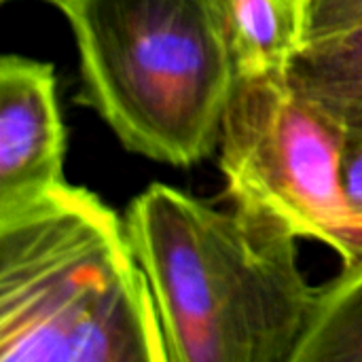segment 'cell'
<instances>
[{
    "instance_id": "cell-8",
    "label": "cell",
    "mask_w": 362,
    "mask_h": 362,
    "mask_svg": "<svg viewBox=\"0 0 362 362\" xmlns=\"http://www.w3.org/2000/svg\"><path fill=\"white\" fill-rule=\"evenodd\" d=\"M295 362H362V263L318 288Z\"/></svg>"
},
{
    "instance_id": "cell-3",
    "label": "cell",
    "mask_w": 362,
    "mask_h": 362,
    "mask_svg": "<svg viewBox=\"0 0 362 362\" xmlns=\"http://www.w3.org/2000/svg\"><path fill=\"white\" fill-rule=\"evenodd\" d=\"M47 2L76 42V102L129 153L176 168L212 155L238 81L218 0Z\"/></svg>"
},
{
    "instance_id": "cell-11",
    "label": "cell",
    "mask_w": 362,
    "mask_h": 362,
    "mask_svg": "<svg viewBox=\"0 0 362 362\" xmlns=\"http://www.w3.org/2000/svg\"><path fill=\"white\" fill-rule=\"evenodd\" d=\"M4 2H6V0H4Z\"/></svg>"
},
{
    "instance_id": "cell-6",
    "label": "cell",
    "mask_w": 362,
    "mask_h": 362,
    "mask_svg": "<svg viewBox=\"0 0 362 362\" xmlns=\"http://www.w3.org/2000/svg\"><path fill=\"white\" fill-rule=\"evenodd\" d=\"M286 78L348 132H362V25L303 42Z\"/></svg>"
},
{
    "instance_id": "cell-1",
    "label": "cell",
    "mask_w": 362,
    "mask_h": 362,
    "mask_svg": "<svg viewBox=\"0 0 362 362\" xmlns=\"http://www.w3.org/2000/svg\"><path fill=\"white\" fill-rule=\"evenodd\" d=\"M165 337L168 362H295L318 288L299 267L297 235L233 204L214 208L153 182L125 212Z\"/></svg>"
},
{
    "instance_id": "cell-10",
    "label": "cell",
    "mask_w": 362,
    "mask_h": 362,
    "mask_svg": "<svg viewBox=\"0 0 362 362\" xmlns=\"http://www.w3.org/2000/svg\"><path fill=\"white\" fill-rule=\"evenodd\" d=\"M344 187L356 216L362 218V132H348L344 144Z\"/></svg>"
},
{
    "instance_id": "cell-9",
    "label": "cell",
    "mask_w": 362,
    "mask_h": 362,
    "mask_svg": "<svg viewBox=\"0 0 362 362\" xmlns=\"http://www.w3.org/2000/svg\"><path fill=\"white\" fill-rule=\"evenodd\" d=\"M356 25H362V0H305V42Z\"/></svg>"
},
{
    "instance_id": "cell-4",
    "label": "cell",
    "mask_w": 362,
    "mask_h": 362,
    "mask_svg": "<svg viewBox=\"0 0 362 362\" xmlns=\"http://www.w3.org/2000/svg\"><path fill=\"white\" fill-rule=\"evenodd\" d=\"M346 134L286 72H263L238 76L218 136L227 197L329 246L344 269L362 263V218L344 187Z\"/></svg>"
},
{
    "instance_id": "cell-5",
    "label": "cell",
    "mask_w": 362,
    "mask_h": 362,
    "mask_svg": "<svg viewBox=\"0 0 362 362\" xmlns=\"http://www.w3.org/2000/svg\"><path fill=\"white\" fill-rule=\"evenodd\" d=\"M64 157L66 129L53 66L4 55L0 62V216L68 182Z\"/></svg>"
},
{
    "instance_id": "cell-2",
    "label": "cell",
    "mask_w": 362,
    "mask_h": 362,
    "mask_svg": "<svg viewBox=\"0 0 362 362\" xmlns=\"http://www.w3.org/2000/svg\"><path fill=\"white\" fill-rule=\"evenodd\" d=\"M0 362H168L125 218L85 187L0 216Z\"/></svg>"
},
{
    "instance_id": "cell-7",
    "label": "cell",
    "mask_w": 362,
    "mask_h": 362,
    "mask_svg": "<svg viewBox=\"0 0 362 362\" xmlns=\"http://www.w3.org/2000/svg\"><path fill=\"white\" fill-rule=\"evenodd\" d=\"M238 76L286 72L305 42V0H218Z\"/></svg>"
}]
</instances>
